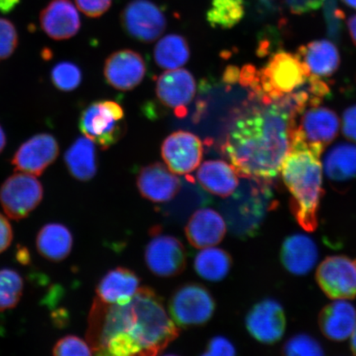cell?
<instances>
[{"label":"cell","mask_w":356,"mask_h":356,"mask_svg":"<svg viewBox=\"0 0 356 356\" xmlns=\"http://www.w3.org/2000/svg\"><path fill=\"white\" fill-rule=\"evenodd\" d=\"M324 0H284L286 6L293 15H305L318 10Z\"/></svg>","instance_id":"cell-40"},{"label":"cell","mask_w":356,"mask_h":356,"mask_svg":"<svg viewBox=\"0 0 356 356\" xmlns=\"http://www.w3.org/2000/svg\"><path fill=\"white\" fill-rule=\"evenodd\" d=\"M296 118L277 102H248L235 118L224 148L239 177L273 184L291 145Z\"/></svg>","instance_id":"cell-2"},{"label":"cell","mask_w":356,"mask_h":356,"mask_svg":"<svg viewBox=\"0 0 356 356\" xmlns=\"http://www.w3.org/2000/svg\"><path fill=\"white\" fill-rule=\"evenodd\" d=\"M168 309V313L177 327H197L212 318L216 311V302L206 287L190 283L173 293Z\"/></svg>","instance_id":"cell-7"},{"label":"cell","mask_w":356,"mask_h":356,"mask_svg":"<svg viewBox=\"0 0 356 356\" xmlns=\"http://www.w3.org/2000/svg\"><path fill=\"white\" fill-rule=\"evenodd\" d=\"M244 15V0H212L207 19L212 28L230 29L239 24Z\"/></svg>","instance_id":"cell-31"},{"label":"cell","mask_w":356,"mask_h":356,"mask_svg":"<svg viewBox=\"0 0 356 356\" xmlns=\"http://www.w3.org/2000/svg\"><path fill=\"white\" fill-rule=\"evenodd\" d=\"M20 3V0H0V13L12 12Z\"/></svg>","instance_id":"cell-44"},{"label":"cell","mask_w":356,"mask_h":356,"mask_svg":"<svg viewBox=\"0 0 356 356\" xmlns=\"http://www.w3.org/2000/svg\"><path fill=\"white\" fill-rule=\"evenodd\" d=\"M248 184L221 204L227 227L236 237L250 238L259 230L266 213L275 206L273 184L248 178Z\"/></svg>","instance_id":"cell-4"},{"label":"cell","mask_w":356,"mask_h":356,"mask_svg":"<svg viewBox=\"0 0 356 356\" xmlns=\"http://www.w3.org/2000/svg\"><path fill=\"white\" fill-rule=\"evenodd\" d=\"M79 129L84 136L108 149L126 132L124 111L113 101L92 102L80 115Z\"/></svg>","instance_id":"cell-6"},{"label":"cell","mask_w":356,"mask_h":356,"mask_svg":"<svg viewBox=\"0 0 356 356\" xmlns=\"http://www.w3.org/2000/svg\"><path fill=\"white\" fill-rule=\"evenodd\" d=\"M240 71L235 66H230L226 69L225 73V81L229 83H234L239 81Z\"/></svg>","instance_id":"cell-43"},{"label":"cell","mask_w":356,"mask_h":356,"mask_svg":"<svg viewBox=\"0 0 356 356\" xmlns=\"http://www.w3.org/2000/svg\"><path fill=\"white\" fill-rule=\"evenodd\" d=\"M197 92L195 78L188 70H168L158 79L156 95L163 106L175 111L177 117H184L186 108Z\"/></svg>","instance_id":"cell-15"},{"label":"cell","mask_w":356,"mask_h":356,"mask_svg":"<svg viewBox=\"0 0 356 356\" xmlns=\"http://www.w3.org/2000/svg\"><path fill=\"white\" fill-rule=\"evenodd\" d=\"M347 6L354 8L356 10V0H342Z\"/></svg>","instance_id":"cell-49"},{"label":"cell","mask_w":356,"mask_h":356,"mask_svg":"<svg viewBox=\"0 0 356 356\" xmlns=\"http://www.w3.org/2000/svg\"><path fill=\"white\" fill-rule=\"evenodd\" d=\"M316 279L323 291L331 299H354L356 259L345 256L328 257L318 266Z\"/></svg>","instance_id":"cell-11"},{"label":"cell","mask_w":356,"mask_h":356,"mask_svg":"<svg viewBox=\"0 0 356 356\" xmlns=\"http://www.w3.org/2000/svg\"><path fill=\"white\" fill-rule=\"evenodd\" d=\"M342 131L347 139L356 142V105L345 110L342 117Z\"/></svg>","instance_id":"cell-41"},{"label":"cell","mask_w":356,"mask_h":356,"mask_svg":"<svg viewBox=\"0 0 356 356\" xmlns=\"http://www.w3.org/2000/svg\"><path fill=\"white\" fill-rule=\"evenodd\" d=\"M312 74L300 56L279 51L258 70V83L266 104L277 102L291 95Z\"/></svg>","instance_id":"cell-5"},{"label":"cell","mask_w":356,"mask_h":356,"mask_svg":"<svg viewBox=\"0 0 356 356\" xmlns=\"http://www.w3.org/2000/svg\"><path fill=\"white\" fill-rule=\"evenodd\" d=\"M154 56L156 63L163 69H179L189 60V44L181 35H167L156 44Z\"/></svg>","instance_id":"cell-30"},{"label":"cell","mask_w":356,"mask_h":356,"mask_svg":"<svg viewBox=\"0 0 356 356\" xmlns=\"http://www.w3.org/2000/svg\"><path fill=\"white\" fill-rule=\"evenodd\" d=\"M284 353L288 355L317 356L323 355L322 346L314 338L301 334L289 339L284 346Z\"/></svg>","instance_id":"cell-35"},{"label":"cell","mask_w":356,"mask_h":356,"mask_svg":"<svg viewBox=\"0 0 356 356\" xmlns=\"http://www.w3.org/2000/svg\"><path fill=\"white\" fill-rule=\"evenodd\" d=\"M90 345L76 336L61 338L53 347V355L60 356H86L92 354Z\"/></svg>","instance_id":"cell-36"},{"label":"cell","mask_w":356,"mask_h":356,"mask_svg":"<svg viewBox=\"0 0 356 356\" xmlns=\"http://www.w3.org/2000/svg\"><path fill=\"white\" fill-rule=\"evenodd\" d=\"M209 197L197 188L186 189L181 185V188L176 195V197L168 202L164 207V215L170 217L175 220H184L199 209L206 206Z\"/></svg>","instance_id":"cell-32"},{"label":"cell","mask_w":356,"mask_h":356,"mask_svg":"<svg viewBox=\"0 0 356 356\" xmlns=\"http://www.w3.org/2000/svg\"><path fill=\"white\" fill-rule=\"evenodd\" d=\"M325 175L334 184H346L356 178V145L339 143L324 159Z\"/></svg>","instance_id":"cell-27"},{"label":"cell","mask_w":356,"mask_h":356,"mask_svg":"<svg viewBox=\"0 0 356 356\" xmlns=\"http://www.w3.org/2000/svg\"><path fill=\"white\" fill-rule=\"evenodd\" d=\"M59 144L50 134H38L24 142L16 151L12 164L19 172L42 175L59 155Z\"/></svg>","instance_id":"cell-13"},{"label":"cell","mask_w":356,"mask_h":356,"mask_svg":"<svg viewBox=\"0 0 356 356\" xmlns=\"http://www.w3.org/2000/svg\"><path fill=\"white\" fill-rule=\"evenodd\" d=\"M95 142L86 136L79 138L65 154V162L70 175L77 180L92 179L97 170Z\"/></svg>","instance_id":"cell-26"},{"label":"cell","mask_w":356,"mask_h":356,"mask_svg":"<svg viewBox=\"0 0 356 356\" xmlns=\"http://www.w3.org/2000/svg\"><path fill=\"white\" fill-rule=\"evenodd\" d=\"M227 229L226 221L220 212L202 207L191 216L185 234L191 246L202 249L215 247L222 242Z\"/></svg>","instance_id":"cell-19"},{"label":"cell","mask_w":356,"mask_h":356,"mask_svg":"<svg viewBox=\"0 0 356 356\" xmlns=\"http://www.w3.org/2000/svg\"><path fill=\"white\" fill-rule=\"evenodd\" d=\"M146 245L145 260L148 268L159 277H176L184 270L186 252L184 244L175 236L154 230Z\"/></svg>","instance_id":"cell-9"},{"label":"cell","mask_w":356,"mask_h":356,"mask_svg":"<svg viewBox=\"0 0 356 356\" xmlns=\"http://www.w3.org/2000/svg\"><path fill=\"white\" fill-rule=\"evenodd\" d=\"M13 237V229L10 221L0 213V253L10 246Z\"/></svg>","instance_id":"cell-42"},{"label":"cell","mask_w":356,"mask_h":356,"mask_svg":"<svg viewBox=\"0 0 356 356\" xmlns=\"http://www.w3.org/2000/svg\"><path fill=\"white\" fill-rule=\"evenodd\" d=\"M164 163L172 172L188 175L199 168L203 157V145L199 137L188 131H177L162 145Z\"/></svg>","instance_id":"cell-12"},{"label":"cell","mask_w":356,"mask_h":356,"mask_svg":"<svg viewBox=\"0 0 356 356\" xmlns=\"http://www.w3.org/2000/svg\"><path fill=\"white\" fill-rule=\"evenodd\" d=\"M6 133H4L2 127L0 126V154H1L3 149L6 148Z\"/></svg>","instance_id":"cell-47"},{"label":"cell","mask_w":356,"mask_h":356,"mask_svg":"<svg viewBox=\"0 0 356 356\" xmlns=\"http://www.w3.org/2000/svg\"><path fill=\"white\" fill-rule=\"evenodd\" d=\"M43 186L35 176L17 172L7 178L0 188V203L10 219L28 217L43 198Z\"/></svg>","instance_id":"cell-8"},{"label":"cell","mask_w":356,"mask_h":356,"mask_svg":"<svg viewBox=\"0 0 356 356\" xmlns=\"http://www.w3.org/2000/svg\"><path fill=\"white\" fill-rule=\"evenodd\" d=\"M89 324L90 346L101 355H156L179 335L162 300L147 287L126 305L96 300Z\"/></svg>","instance_id":"cell-1"},{"label":"cell","mask_w":356,"mask_h":356,"mask_svg":"<svg viewBox=\"0 0 356 356\" xmlns=\"http://www.w3.org/2000/svg\"><path fill=\"white\" fill-rule=\"evenodd\" d=\"M40 24L49 37L63 41L78 33L81 20L70 0H51L41 12Z\"/></svg>","instance_id":"cell-20"},{"label":"cell","mask_w":356,"mask_h":356,"mask_svg":"<svg viewBox=\"0 0 356 356\" xmlns=\"http://www.w3.org/2000/svg\"><path fill=\"white\" fill-rule=\"evenodd\" d=\"M181 181L167 165L155 163L141 169L137 186L144 198L154 203H168L176 197Z\"/></svg>","instance_id":"cell-18"},{"label":"cell","mask_w":356,"mask_h":356,"mask_svg":"<svg viewBox=\"0 0 356 356\" xmlns=\"http://www.w3.org/2000/svg\"><path fill=\"white\" fill-rule=\"evenodd\" d=\"M299 126L293 134L310 145L325 147L336 139L340 120L337 114L326 106H314L302 113Z\"/></svg>","instance_id":"cell-16"},{"label":"cell","mask_w":356,"mask_h":356,"mask_svg":"<svg viewBox=\"0 0 356 356\" xmlns=\"http://www.w3.org/2000/svg\"><path fill=\"white\" fill-rule=\"evenodd\" d=\"M121 19L127 33L145 43L156 41L167 26L163 13L149 0H133L129 3L122 13Z\"/></svg>","instance_id":"cell-10"},{"label":"cell","mask_w":356,"mask_h":356,"mask_svg":"<svg viewBox=\"0 0 356 356\" xmlns=\"http://www.w3.org/2000/svg\"><path fill=\"white\" fill-rule=\"evenodd\" d=\"M350 347L354 354L356 355V326L355 327L353 335H351Z\"/></svg>","instance_id":"cell-48"},{"label":"cell","mask_w":356,"mask_h":356,"mask_svg":"<svg viewBox=\"0 0 356 356\" xmlns=\"http://www.w3.org/2000/svg\"><path fill=\"white\" fill-rule=\"evenodd\" d=\"M19 43V35L15 24L0 17V61L10 58Z\"/></svg>","instance_id":"cell-37"},{"label":"cell","mask_w":356,"mask_h":356,"mask_svg":"<svg viewBox=\"0 0 356 356\" xmlns=\"http://www.w3.org/2000/svg\"><path fill=\"white\" fill-rule=\"evenodd\" d=\"M232 267V258L224 249L202 248L194 259V269L200 278L219 282L227 277Z\"/></svg>","instance_id":"cell-29"},{"label":"cell","mask_w":356,"mask_h":356,"mask_svg":"<svg viewBox=\"0 0 356 356\" xmlns=\"http://www.w3.org/2000/svg\"><path fill=\"white\" fill-rule=\"evenodd\" d=\"M324 148L291 135V145L282 170L291 194V209L298 224L309 232L318 226L320 200L323 195L321 155Z\"/></svg>","instance_id":"cell-3"},{"label":"cell","mask_w":356,"mask_h":356,"mask_svg":"<svg viewBox=\"0 0 356 356\" xmlns=\"http://www.w3.org/2000/svg\"><path fill=\"white\" fill-rule=\"evenodd\" d=\"M236 355V348L228 338L216 336L211 338L203 355L206 356H233Z\"/></svg>","instance_id":"cell-38"},{"label":"cell","mask_w":356,"mask_h":356,"mask_svg":"<svg viewBox=\"0 0 356 356\" xmlns=\"http://www.w3.org/2000/svg\"><path fill=\"white\" fill-rule=\"evenodd\" d=\"M197 179L202 188L222 198L232 195L239 186L237 171L222 160H208L199 166Z\"/></svg>","instance_id":"cell-22"},{"label":"cell","mask_w":356,"mask_h":356,"mask_svg":"<svg viewBox=\"0 0 356 356\" xmlns=\"http://www.w3.org/2000/svg\"><path fill=\"white\" fill-rule=\"evenodd\" d=\"M347 26H348L350 38L356 46V15L351 16L347 21Z\"/></svg>","instance_id":"cell-45"},{"label":"cell","mask_w":356,"mask_h":356,"mask_svg":"<svg viewBox=\"0 0 356 356\" xmlns=\"http://www.w3.org/2000/svg\"><path fill=\"white\" fill-rule=\"evenodd\" d=\"M140 280L131 270L118 267L111 270L97 287V300L106 305H126L140 291Z\"/></svg>","instance_id":"cell-21"},{"label":"cell","mask_w":356,"mask_h":356,"mask_svg":"<svg viewBox=\"0 0 356 356\" xmlns=\"http://www.w3.org/2000/svg\"><path fill=\"white\" fill-rule=\"evenodd\" d=\"M245 323L250 335L264 344H273L282 339L286 326L282 306L271 299L261 300L253 306Z\"/></svg>","instance_id":"cell-14"},{"label":"cell","mask_w":356,"mask_h":356,"mask_svg":"<svg viewBox=\"0 0 356 356\" xmlns=\"http://www.w3.org/2000/svg\"><path fill=\"white\" fill-rule=\"evenodd\" d=\"M79 10L90 17H99L108 11L113 0H74Z\"/></svg>","instance_id":"cell-39"},{"label":"cell","mask_w":356,"mask_h":356,"mask_svg":"<svg viewBox=\"0 0 356 356\" xmlns=\"http://www.w3.org/2000/svg\"><path fill=\"white\" fill-rule=\"evenodd\" d=\"M319 327L328 339L341 341L353 335L356 326V309L346 300H336L322 310Z\"/></svg>","instance_id":"cell-23"},{"label":"cell","mask_w":356,"mask_h":356,"mask_svg":"<svg viewBox=\"0 0 356 356\" xmlns=\"http://www.w3.org/2000/svg\"><path fill=\"white\" fill-rule=\"evenodd\" d=\"M312 74L330 77L341 65L340 52L328 40H316L299 48L297 53Z\"/></svg>","instance_id":"cell-25"},{"label":"cell","mask_w":356,"mask_h":356,"mask_svg":"<svg viewBox=\"0 0 356 356\" xmlns=\"http://www.w3.org/2000/svg\"><path fill=\"white\" fill-rule=\"evenodd\" d=\"M24 280L16 270H0V312L15 308L24 292Z\"/></svg>","instance_id":"cell-33"},{"label":"cell","mask_w":356,"mask_h":356,"mask_svg":"<svg viewBox=\"0 0 356 356\" xmlns=\"http://www.w3.org/2000/svg\"><path fill=\"white\" fill-rule=\"evenodd\" d=\"M51 77L53 84L59 90L71 92L81 83L82 72L76 65L65 61L53 68Z\"/></svg>","instance_id":"cell-34"},{"label":"cell","mask_w":356,"mask_h":356,"mask_svg":"<svg viewBox=\"0 0 356 356\" xmlns=\"http://www.w3.org/2000/svg\"><path fill=\"white\" fill-rule=\"evenodd\" d=\"M280 258L289 273L302 275L314 268L318 258L317 245L309 236L298 234L284 240Z\"/></svg>","instance_id":"cell-24"},{"label":"cell","mask_w":356,"mask_h":356,"mask_svg":"<svg viewBox=\"0 0 356 356\" xmlns=\"http://www.w3.org/2000/svg\"><path fill=\"white\" fill-rule=\"evenodd\" d=\"M104 72L106 82L111 87L121 91H130L143 81L146 65L139 53L122 50L108 56Z\"/></svg>","instance_id":"cell-17"},{"label":"cell","mask_w":356,"mask_h":356,"mask_svg":"<svg viewBox=\"0 0 356 356\" xmlns=\"http://www.w3.org/2000/svg\"><path fill=\"white\" fill-rule=\"evenodd\" d=\"M17 258L21 264H28L30 259L29 251L26 250V248H20L19 250L17 251Z\"/></svg>","instance_id":"cell-46"},{"label":"cell","mask_w":356,"mask_h":356,"mask_svg":"<svg viewBox=\"0 0 356 356\" xmlns=\"http://www.w3.org/2000/svg\"><path fill=\"white\" fill-rule=\"evenodd\" d=\"M73 247V236L60 224H49L40 230L37 237L38 250L52 261H60L70 255Z\"/></svg>","instance_id":"cell-28"}]
</instances>
